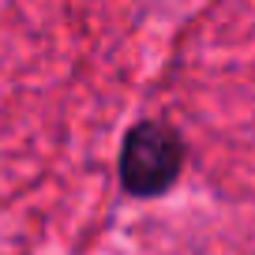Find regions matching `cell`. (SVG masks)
<instances>
[{
	"mask_svg": "<svg viewBox=\"0 0 255 255\" xmlns=\"http://www.w3.org/2000/svg\"><path fill=\"white\" fill-rule=\"evenodd\" d=\"M184 169V143L161 120H139L120 150V184L124 191L150 199L173 188Z\"/></svg>",
	"mask_w": 255,
	"mask_h": 255,
	"instance_id": "6da1fadb",
	"label": "cell"
}]
</instances>
